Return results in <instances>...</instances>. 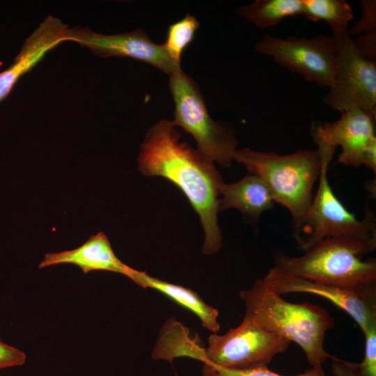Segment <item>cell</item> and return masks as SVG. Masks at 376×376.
<instances>
[{"instance_id": "obj_19", "label": "cell", "mask_w": 376, "mask_h": 376, "mask_svg": "<svg viewBox=\"0 0 376 376\" xmlns=\"http://www.w3.org/2000/svg\"><path fill=\"white\" fill-rule=\"evenodd\" d=\"M199 26L200 23L196 17L189 13L169 26L166 40L163 45L175 62L180 63L184 50L193 41Z\"/></svg>"}, {"instance_id": "obj_20", "label": "cell", "mask_w": 376, "mask_h": 376, "mask_svg": "<svg viewBox=\"0 0 376 376\" xmlns=\"http://www.w3.org/2000/svg\"><path fill=\"white\" fill-rule=\"evenodd\" d=\"M212 376H284L270 370L268 367L247 370H233L219 368ZM291 376H327L322 366L311 367L304 373Z\"/></svg>"}, {"instance_id": "obj_8", "label": "cell", "mask_w": 376, "mask_h": 376, "mask_svg": "<svg viewBox=\"0 0 376 376\" xmlns=\"http://www.w3.org/2000/svg\"><path fill=\"white\" fill-rule=\"evenodd\" d=\"M335 77L324 103L340 112L359 108L376 115V61L363 57L348 29L332 31Z\"/></svg>"}, {"instance_id": "obj_11", "label": "cell", "mask_w": 376, "mask_h": 376, "mask_svg": "<svg viewBox=\"0 0 376 376\" xmlns=\"http://www.w3.org/2000/svg\"><path fill=\"white\" fill-rule=\"evenodd\" d=\"M68 42L87 47L100 57H129L148 63L169 77L182 72L180 63L173 60L163 44L153 42L142 29L117 34H103L88 27H69Z\"/></svg>"}, {"instance_id": "obj_3", "label": "cell", "mask_w": 376, "mask_h": 376, "mask_svg": "<svg viewBox=\"0 0 376 376\" xmlns=\"http://www.w3.org/2000/svg\"><path fill=\"white\" fill-rule=\"evenodd\" d=\"M376 246V237H328L297 257L277 250L273 253L275 271L354 291L376 288V260H363Z\"/></svg>"}, {"instance_id": "obj_13", "label": "cell", "mask_w": 376, "mask_h": 376, "mask_svg": "<svg viewBox=\"0 0 376 376\" xmlns=\"http://www.w3.org/2000/svg\"><path fill=\"white\" fill-rule=\"evenodd\" d=\"M69 26L58 17L48 15L24 42L13 62L0 72V102L10 93L19 79L40 62L45 55L63 42H68Z\"/></svg>"}, {"instance_id": "obj_1", "label": "cell", "mask_w": 376, "mask_h": 376, "mask_svg": "<svg viewBox=\"0 0 376 376\" xmlns=\"http://www.w3.org/2000/svg\"><path fill=\"white\" fill-rule=\"evenodd\" d=\"M173 121L151 126L138 156V169L146 176L164 178L178 187L200 217L204 230L203 252L213 254L222 246L218 225L219 196L224 182L214 162L185 141Z\"/></svg>"}, {"instance_id": "obj_7", "label": "cell", "mask_w": 376, "mask_h": 376, "mask_svg": "<svg viewBox=\"0 0 376 376\" xmlns=\"http://www.w3.org/2000/svg\"><path fill=\"white\" fill-rule=\"evenodd\" d=\"M290 342L244 318L226 334L213 333L205 349L203 376H212L219 368L247 370L268 367L273 358L284 352Z\"/></svg>"}, {"instance_id": "obj_26", "label": "cell", "mask_w": 376, "mask_h": 376, "mask_svg": "<svg viewBox=\"0 0 376 376\" xmlns=\"http://www.w3.org/2000/svg\"><path fill=\"white\" fill-rule=\"evenodd\" d=\"M367 184V191H370L372 196L374 194V196H375V180L374 182L372 180V182H368Z\"/></svg>"}, {"instance_id": "obj_9", "label": "cell", "mask_w": 376, "mask_h": 376, "mask_svg": "<svg viewBox=\"0 0 376 376\" xmlns=\"http://www.w3.org/2000/svg\"><path fill=\"white\" fill-rule=\"evenodd\" d=\"M256 52L270 56L306 81L330 88L335 77V49L332 36L313 38L289 36L281 38L265 35L256 43Z\"/></svg>"}, {"instance_id": "obj_18", "label": "cell", "mask_w": 376, "mask_h": 376, "mask_svg": "<svg viewBox=\"0 0 376 376\" xmlns=\"http://www.w3.org/2000/svg\"><path fill=\"white\" fill-rule=\"evenodd\" d=\"M302 15L313 22L329 24L331 31L349 28L354 18L351 6L345 0H303Z\"/></svg>"}, {"instance_id": "obj_16", "label": "cell", "mask_w": 376, "mask_h": 376, "mask_svg": "<svg viewBox=\"0 0 376 376\" xmlns=\"http://www.w3.org/2000/svg\"><path fill=\"white\" fill-rule=\"evenodd\" d=\"M128 278L142 288L155 289L164 293L180 306L188 308L201 319L203 327L212 333L217 334L220 329L217 320L218 310L205 304L193 290L152 277L144 272L134 269Z\"/></svg>"}, {"instance_id": "obj_25", "label": "cell", "mask_w": 376, "mask_h": 376, "mask_svg": "<svg viewBox=\"0 0 376 376\" xmlns=\"http://www.w3.org/2000/svg\"><path fill=\"white\" fill-rule=\"evenodd\" d=\"M331 370L334 376H361L359 372V363L347 361L333 357Z\"/></svg>"}, {"instance_id": "obj_17", "label": "cell", "mask_w": 376, "mask_h": 376, "mask_svg": "<svg viewBox=\"0 0 376 376\" xmlns=\"http://www.w3.org/2000/svg\"><path fill=\"white\" fill-rule=\"evenodd\" d=\"M303 0H256L252 3L235 9L236 15L260 29L279 24L288 17L301 15Z\"/></svg>"}, {"instance_id": "obj_10", "label": "cell", "mask_w": 376, "mask_h": 376, "mask_svg": "<svg viewBox=\"0 0 376 376\" xmlns=\"http://www.w3.org/2000/svg\"><path fill=\"white\" fill-rule=\"evenodd\" d=\"M339 119L322 124L314 121L311 134L318 150L334 155L340 146L338 162L345 166L359 167L363 164L368 150L376 146L375 117L359 108L340 112Z\"/></svg>"}, {"instance_id": "obj_22", "label": "cell", "mask_w": 376, "mask_h": 376, "mask_svg": "<svg viewBox=\"0 0 376 376\" xmlns=\"http://www.w3.org/2000/svg\"><path fill=\"white\" fill-rule=\"evenodd\" d=\"M365 352L363 361L359 363L361 376H376V324L371 326L364 334Z\"/></svg>"}, {"instance_id": "obj_12", "label": "cell", "mask_w": 376, "mask_h": 376, "mask_svg": "<svg viewBox=\"0 0 376 376\" xmlns=\"http://www.w3.org/2000/svg\"><path fill=\"white\" fill-rule=\"evenodd\" d=\"M264 280L279 294L304 292L324 297L348 313L363 334L376 324V288L354 291L281 274L271 268Z\"/></svg>"}, {"instance_id": "obj_6", "label": "cell", "mask_w": 376, "mask_h": 376, "mask_svg": "<svg viewBox=\"0 0 376 376\" xmlns=\"http://www.w3.org/2000/svg\"><path fill=\"white\" fill-rule=\"evenodd\" d=\"M321 157V156H320ZM322 166L318 189L294 237L299 248L306 251L328 237H353L365 240L376 237L375 215L366 208L363 219L349 212L331 190L327 179L329 158L321 157Z\"/></svg>"}, {"instance_id": "obj_15", "label": "cell", "mask_w": 376, "mask_h": 376, "mask_svg": "<svg viewBox=\"0 0 376 376\" xmlns=\"http://www.w3.org/2000/svg\"><path fill=\"white\" fill-rule=\"evenodd\" d=\"M219 198V212L236 208L244 217L257 219L276 203L274 196L265 182L253 174L246 175L240 180L224 183Z\"/></svg>"}, {"instance_id": "obj_21", "label": "cell", "mask_w": 376, "mask_h": 376, "mask_svg": "<svg viewBox=\"0 0 376 376\" xmlns=\"http://www.w3.org/2000/svg\"><path fill=\"white\" fill-rule=\"evenodd\" d=\"M361 18L348 28L350 36L376 31V1H361Z\"/></svg>"}, {"instance_id": "obj_2", "label": "cell", "mask_w": 376, "mask_h": 376, "mask_svg": "<svg viewBox=\"0 0 376 376\" xmlns=\"http://www.w3.org/2000/svg\"><path fill=\"white\" fill-rule=\"evenodd\" d=\"M245 306L244 318L297 343L311 367L322 366L334 356L324 347L326 332L334 326L329 313L318 304L285 300L264 279L240 292Z\"/></svg>"}, {"instance_id": "obj_5", "label": "cell", "mask_w": 376, "mask_h": 376, "mask_svg": "<svg viewBox=\"0 0 376 376\" xmlns=\"http://www.w3.org/2000/svg\"><path fill=\"white\" fill-rule=\"evenodd\" d=\"M169 87L175 104V125L191 134L197 149L211 161L230 166L237 140L234 132L210 117L195 81L182 71L169 77Z\"/></svg>"}, {"instance_id": "obj_4", "label": "cell", "mask_w": 376, "mask_h": 376, "mask_svg": "<svg viewBox=\"0 0 376 376\" xmlns=\"http://www.w3.org/2000/svg\"><path fill=\"white\" fill-rule=\"evenodd\" d=\"M233 160L265 182L275 202L289 211L295 228L313 199V188L322 166L318 150L300 149L292 154L279 155L237 148Z\"/></svg>"}, {"instance_id": "obj_24", "label": "cell", "mask_w": 376, "mask_h": 376, "mask_svg": "<svg viewBox=\"0 0 376 376\" xmlns=\"http://www.w3.org/2000/svg\"><path fill=\"white\" fill-rule=\"evenodd\" d=\"M352 38L357 49L363 57L376 61V31L363 33Z\"/></svg>"}, {"instance_id": "obj_23", "label": "cell", "mask_w": 376, "mask_h": 376, "mask_svg": "<svg viewBox=\"0 0 376 376\" xmlns=\"http://www.w3.org/2000/svg\"><path fill=\"white\" fill-rule=\"evenodd\" d=\"M26 359L24 352L0 340V369L22 366Z\"/></svg>"}, {"instance_id": "obj_14", "label": "cell", "mask_w": 376, "mask_h": 376, "mask_svg": "<svg viewBox=\"0 0 376 376\" xmlns=\"http://www.w3.org/2000/svg\"><path fill=\"white\" fill-rule=\"evenodd\" d=\"M61 263L74 264L79 267L84 273L93 270H105L122 274L127 277L134 269L118 258L103 232L90 237L77 249L47 253L39 267Z\"/></svg>"}]
</instances>
